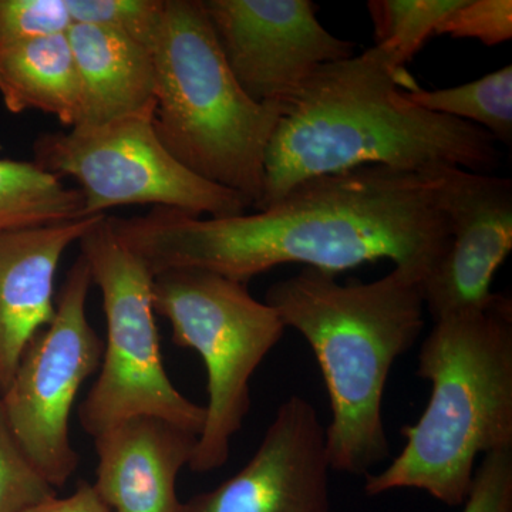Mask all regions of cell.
I'll return each instance as SVG.
<instances>
[{
  "mask_svg": "<svg viewBox=\"0 0 512 512\" xmlns=\"http://www.w3.org/2000/svg\"><path fill=\"white\" fill-rule=\"evenodd\" d=\"M0 96L10 113L42 111L76 127L83 93L67 33L0 46Z\"/></svg>",
  "mask_w": 512,
  "mask_h": 512,
  "instance_id": "obj_16",
  "label": "cell"
},
{
  "mask_svg": "<svg viewBox=\"0 0 512 512\" xmlns=\"http://www.w3.org/2000/svg\"><path fill=\"white\" fill-rule=\"evenodd\" d=\"M463 505V512H512V450L484 456Z\"/></svg>",
  "mask_w": 512,
  "mask_h": 512,
  "instance_id": "obj_24",
  "label": "cell"
},
{
  "mask_svg": "<svg viewBox=\"0 0 512 512\" xmlns=\"http://www.w3.org/2000/svg\"><path fill=\"white\" fill-rule=\"evenodd\" d=\"M67 37L82 84V119L77 126L107 123L156 103V67L148 47L77 23Z\"/></svg>",
  "mask_w": 512,
  "mask_h": 512,
  "instance_id": "obj_15",
  "label": "cell"
},
{
  "mask_svg": "<svg viewBox=\"0 0 512 512\" xmlns=\"http://www.w3.org/2000/svg\"><path fill=\"white\" fill-rule=\"evenodd\" d=\"M407 99L431 113L443 114L483 128L497 141H512V66H504L476 82L439 90L417 86L404 90Z\"/></svg>",
  "mask_w": 512,
  "mask_h": 512,
  "instance_id": "obj_18",
  "label": "cell"
},
{
  "mask_svg": "<svg viewBox=\"0 0 512 512\" xmlns=\"http://www.w3.org/2000/svg\"><path fill=\"white\" fill-rule=\"evenodd\" d=\"M460 0H370L377 47L406 69Z\"/></svg>",
  "mask_w": 512,
  "mask_h": 512,
  "instance_id": "obj_19",
  "label": "cell"
},
{
  "mask_svg": "<svg viewBox=\"0 0 512 512\" xmlns=\"http://www.w3.org/2000/svg\"><path fill=\"white\" fill-rule=\"evenodd\" d=\"M103 217L0 234V394L29 343L55 319V278L64 252Z\"/></svg>",
  "mask_w": 512,
  "mask_h": 512,
  "instance_id": "obj_13",
  "label": "cell"
},
{
  "mask_svg": "<svg viewBox=\"0 0 512 512\" xmlns=\"http://www.w3.org/2000/svg\"><path fill=\"white\" fill-rule=\"evenodd\" d=\"M423 276L394 266L369 284H340L335 274L303 268L266 291L285 328L301 333L318 360L330 400V468L370 474L389 460L383 421L387 379L424 329Z\"/></svg>",
  "mask_w": 512,
  "mask_h": 512,
  "instance_id": "obj_3",
  "label": "cell"
},
{
  "mask_svg": "<svg viewBox=\"0 0 512 512\" xmlns=\"http://www.w3.org/2000/svg\"><path fill=\"white\" fill-rule=\"evenodd\" d=\"M198 436L156 417H133L94 437V490L111 512H178L177 478Z\"/></svg>",
  "mask_w": 512,
  "mask_h": 512,
  "instance_id": "obj_14",
  "label": "cell"
},
{
  "mask_svg": "<svg viewBox=\"0 0 512 512\" xmlns=\"http://www.w3.org/2000/svg\"><path fill=\"white\" fill-rule=\"evenodd\" d=\"M92 285L89 264L79 255L64 279L55 319L29 343L12 382L0 394L13 436L55 490L79 467L70 416L80 387L103 360L104 342L87 318Z\"/></svg>",
  "mask_w": 512,
  "mask_h": 512,
  "instance_id": "obj_9",
  "label": "cell"
},
{
  "mask_svg": "<svg viewBox=\"0 0 512 512\" xmlns=\"http://www.w3.org/2000/svg\"><path fill=\"white\" fill-rule=\"evenodd\" d=\"M154 126L168 153L208 183L258 207L265 156L282 116L239 86L202 0H165L153 49Z\"/></svg>",
  "mask_w": 512,
  "mask_h": 512,
  "instance_id": "obj_5",
  "label": "cell"
},
{
  "mask_svg": "<svg viewBox=\"0 0 512 512\" xmlns=\"http://www.w3.org/2000/svg\"><path fill=\"white\" fill-rule=\"evenodd\" d=\"M414 87L416 80L382 47L319 67L284 104L255 210L309 178L369 165L414 174L443 167L490 173L498 167L500 150L491 134L421 109L404 93Z\"/></svg>",
  "mask_w": 512,
  "mask_h": 512,
  "instance_id": "obj_2",
  "label": "cell"
},
{
  "mask_svg": "<svg viewBox=\"0 0 512 512\" xmlns=\"http://www.w3.org/2000/svg\"><path fill=\"white\" fill-rule=\"evenodd\" d=\"M436 35L453 39H477L497 46L512 39L511 0H460L441 20Z\"/></svg>",
  "mask_w": 512,
  "mask_h": 512,
  "instance_id": "obj_23",
  "label": "cell"
},
{
  "mask_svg": "<svg viewBox=\"0 0 512 512\" xmlns=\"http://www.w3.org/2000/svg\"><path fill=\"white\" fill-rule=\"evenodd\" d=\"M99 286L107 322L100 375L79 406L89 436L133 417L167 421L200 437L207 412L175 389L165 372L154 311V274L104 215L79 241Z\"/></svg>",
  "mask_w": 512,
  "mask_h": 512,
  "instance_id": "obj_7",
  "label": "cell"
},
{
  "mask_svg": "<svg viewBox=\"0 0 512 512\" xmlns=\"http://www.w3.org/2000/svg\"><path fill=\"white\" fill-rule=\"evenodd\" d=\"M326 427L299 394L276 410L254 456L214 490L178 512H332Z\"/></svg>",
  "mask_w": 512,
  "mask_h": 512,
  "instance_id": "obj_12",
  "label": "cell"
},
{
  "mask_svg": "<svg viewBox=\"0 0 512 512\" xmlns=\"http://www.w3.org/2000/svg\"><path fill=\"white\" fill-rule=\"evenodd\" d=\"M25 512H111L89 481L80 480L73 494L59 498L56 495L33 505Z\"/></svg>",
  "mask_w": 512,
  "mask_h": 512,
  "instance_id": "obj_25",
  "label": "cell"
},
{
  "mask_svg": "<svg viewBox=\"0 0 512 512\" xmlns=\"http://www.w3.org/2000/svg\"><path fill=\"white\" fill-rule=\"evenodd\" d=\"M416 375L431 384L420 419L404 426L406 446L365 477L376 497L413 488L440 503H466L477 458L512 450V302L495 293L483 309L434 322Z\"/></svg>",
  "mask_w": 512,
  "mask_h": 512,
  "instance_id": "obj_4",
  "label": "cell"
},
{
  "mask_svg": "<svg viewBox=\"0 0 512 512\" xmlns=\"http://www.w3.org/2000/svg\"><path fill=\"white\" fill-rule=\"evenodd\" d=\"M77 188L35 163L0 158V234L86 218Z\"/></svg>",
  "mask_w": 512,
  "mask_h": 512,
  "instance_id": "obj_17",
  "label": "cell"
},
{
  "mask_svg": "<svg viewBox=\"0 0 512 512\" xmlns=\"http://www.w3.org/2000/svg\"><path fill=\"white\" fill-rule=\"evenodd\" d=\"M156 103L96 126L46 133L35 143V164L79 184L84 217L124 205H154L208 218L237 217L247 198L208 183L175 160L157 136Z\"/></svg>",
  "mask_w": 512,
  "mask_h": 512,
  "instance_id": "obj_8",
  "label": "cell"
},
{
  "mask_svg": "<svg viewBox=\"0 0 512 512\" xmlns=\"http://www.w3.org/2000/svg\"><path fill=\"white\" fill-rule=\"evenodd\" d=\"M229 69L249 99L284 109L319 67L355 56L311 0H202Z\"/></svg>",
  "mask_w": 512,
  "mask_h": 512,
  "instance_id": "obj_10",
  "label": "cell"
},
{
  "mask_svg": "<svg viewBox=\"0 0 512 512\" xmlns=\"http://www.w3.org/2000/svg\"><path fill=\"white\" fill-rule=\"evenodd\" d=\"M77 25L97 26L153 49L165 0H64Z\"/></svg>",
  "mask_w": 512,
  "mask_h": 512,
  "instance_id": "obj_20",
  "label": "cell"
},
{
  "mask_svg": "<svg viewBox=\"0 0 512 512\" xmlns=\"http://www.w3.org/2000/svg\"><path fill=\"white\" fill-rule=\"evenodd\" d=\"M247 285L202 269L154 276V311L170 322L174 345L197 352L207 370V419L188 464L192 473L227 463L251 409V377L285 333L275 309L256 301Z\"/></svg>",
  "mask_w": 512,
  "mask_h": 512,
  "instance_id": "obj_6",
  "label": "cell"
},
{
  "mask_svg": "<svg viewBox=\"0 0 512 512\" xmlns=\"http://www.w3.org/2000/svg\"><path fill=\"white\" fill-rule=\"evenodd\" d=\"M56 495L10 430L0 403V512H25Z\"/></svg>",
  "mask_w": 512,
  "mask_h": 512,
  "instance_id": "obj_21",
  "label": "cell"
},
{
  "mask_svg": "<svg viewBox=\"0 0 512 512\" xmlns=\"http://www.w3.org/2000/svg\"><path fill=\"white\" fill-rule=\"evenodd\" d=\"M437 190L434 173L369 165L309 178L254 214L204 220L154 208L111 222L154 276L202 269L248 284L284 264L338 275L389 259L426 278L450 245Z\"/></svg>",
  "mask_w": 512,
  "mask_h": 512,
  "instance_id": "obj_1",
  "label": "cell"
},
{
  "mask_svg": "<svg viewBox=\"0 0 512 512\" xmlns=\"http://www.w3.org/2000/svg\"><path fill=\"white\" fill-rule=\"evenodd\" d=\"M431 173L450 227L447 252L423 281L424 306L436 322L493 301L495 272L512 249V181L458 167Z\"/></svg>",
  "mask_w": 512,
  "mask_h": 512,
  "instance_id": "obj_11",
  "label": "cell"
},
{
  "mask_svg": "<svg viewBox=\"0 0 512 512\" xmlns=\"http://www.w3.org/2000/svg\"><path fill=\"white\" fill-rule=\"evenodd\" d=\"M64 0H0V46L69 32Z\"/></svg>",
  "mask_w": 512,
  "mask_h": 512,
  "instance_id": "obj_22",
  "label": "cell"
}]
</instances>
